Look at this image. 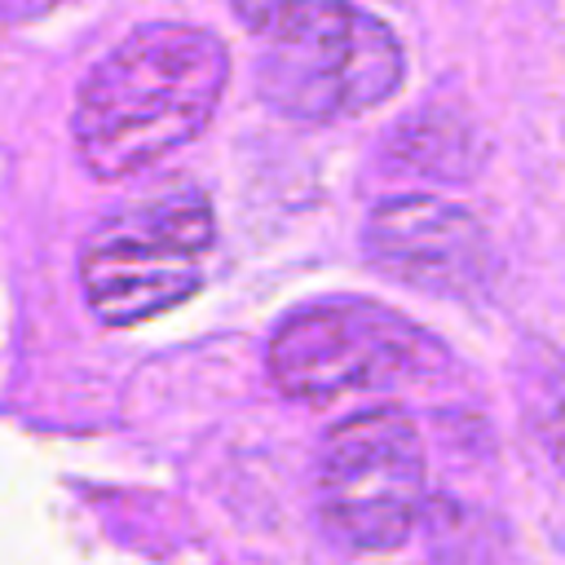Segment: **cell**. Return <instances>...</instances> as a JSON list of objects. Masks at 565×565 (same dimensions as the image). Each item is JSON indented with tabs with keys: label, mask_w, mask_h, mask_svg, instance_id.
<instances>
[{
	"label": "cell",
	"mask_w": 565,
	"mask_h": 565,
	"mask_svg": "<svg viewBox=\"0 0 565 565\" xmlns=\"http://www.w3.org/2000/svg\"><path fill=\"white\" fill-rule=\"evenodd\" d=\"M366 256L384 274L433 296H472L494 269L486 225L468 207L433 194L384 199L366 221Z\"/></svg>",
	"instance_id": "obj_6"
},
{
	"label": "cell",
	"mask_w": 565,
	"mask_h": 565,
	"mask_svg": "<svg viewBox=\"0 0 565 565\" xmlns=\"http://www.w3.org/2000/svg\"><path fill=\"white\" fill-rule=\"evenodd\" d=\"M327 530L358 552H393L424 512V441L406 411L375 406L340 419L318 459Z\"/></svg>",
	"instance_id": "obj_5"
},
{
	"label": "cell",
	"mask_w": 565,
	"mask_h": 565,
	"mask_svg": "<svg viewBox=\"0 0 565 565\" xmlns=\"http://www.w3.org/2000/svg\"><path fill=\"white\" fill-rule=\"evenodd\" d=\"M53 4H62V0H0V18H9V22H26V18L49 13Z\"/></svg>",
	"instance_id": "obj_9"
},
{
	"label": "cell",
	"mask_w": 565,
	"mask_h": 565,
	"mask_svg": "<svg viewBox=\"0 0 565 565\" xmlns=\"http://www.w3.org/2000/svg\"><path fill=\"white\" fill-rule=\"evenodd\" d=\"M260 40L256 84L265 102L305 124L371 110L402 84L393 31L344 0H291Z\"/></svg>",
	"instance_id": "obj_2"
},
{
	"label": "cell",
	"mask_w": 565,
	"mask_h": 565,
	"mask_svg": "<svg viewBox=\"0 0 565 565\" xmlns=\"http://www.w3.org/2000/svg\"><path fill=\"white\" fill-rule=\"evenodd\" d=\"M230 79L225 44L203 26L150 22L79 84L71 132L93 177H128L194 141Z\"/></svg>",
	"instance_id": "obj_1"
},
{
	"label": "cell",
	"mask_w": 565,
	"mask_h": 565,
	"mask_svg": "<svg viewBox=\"0 0 565 565\" xmlns=\"http://www.w3.org/2000/svg\"><path fill=\"white\" fill-rule=\"evenodd\" d=\"M265 362L269 380L287 397L331 402L433 371L441 362V344L375 300L331 296L282 318Z\"/></svg>",
	"instance_id": "obj_4"
},
{
	"label": "cell",
	"mask_w": 565,
	"mask_h": 565,
	"mask_svg": "<svg viewBox=\"0 0 565 565\" xmlns=\"http://www.w3.org/2000/svg\"><path fill=\"white\" fill-rule=\"evenodd\" d=\"M388 154L397 168L424 172V177H441V181H463L477 168V132L468 128L463 115L428 106L411 119H402L388 132Z\"/></svg>",
	"instance_id": "obj_7"
},
{
	"label": "cell",
	"mask_w": 565,
	"mask_h": 565,
	"mask_svg": "<svg viewBox=\"0 0 565 565\" xmlns=\"http://www.w3.org/2000/svg\"><path fill=\"white\" fill-rule=\"evenodd\" d=\"M287 4H291V0H234V13H238V22H243L247 31L265 35V31L282 18Z\"/></svg>",
	"instance_id": "obj_8"
},
{
	"label": "cell",
	"mask_w": 565,
	"mask_h": 565,
	"mask_svg": "<svg viewBox=\"0 0 565 565\" xmlns=\"http://www.w3.org/2000/svg\"><path fill=\"white\" fill-rule=\"evenodd\" d=\"M212 238V203L194 185L124 203L84 238L79 278L93 313L110 327H132L181 305L199 291Z\"/></svg>",
	"instance_id": "obj_3"
}]
</instances>
